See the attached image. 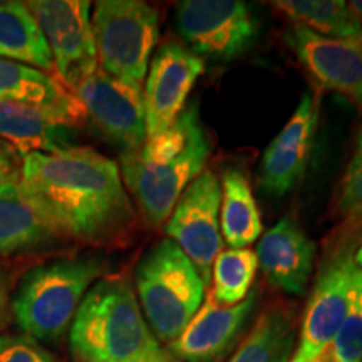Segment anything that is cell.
<instances>
[{"mask_svg":"<svg viewBox=\"0 0 362 362\" xmlns=\"http://www.w3.org/2000/svg\"><path fill=\"white\" fill-rule=\"evenodd\" d=\"M57 240L61 235L21 183L0 188V257L39 250Z\"/></svg>","mask_w":362,"mask_h":362,"instance_id":"cell-18","label":"cell"},{"mask_svg":"<svg viewBox=\"0 0 362 362\" xmlns=\"http://www.w3.org/2000/svg\"><path fill=\"white\" fill-rule=\"evenodd\" d=\"M51 49L56 78L74 89L99 69L90 2L86 0H33L25 2Z\"/></svg>","mask_w":362,"mask_h":362,"instance_id":"cell-8","label":"cell"},{"mask_svg":"<svg viewBox=\"0 0 362 362\" xmlns=\"http://www.w3.org/2000/svg\"><path fill=\"white\" fill-rule=\"evenodd\" d=\"M175 22L189 51L221 62L243 56L259 35L252 8L240 0H185Z\"/></svg>","mask_w":362,"mask_h":362,"instance_id":"cell-7","label":"cell"},{"mask_svg":"<svg viewBox=\"0 0 362 362\" xmlns=\"http://www.w3.org/2000/svg\"><path fill=\"white\" fill-rule=\"evenodd\" d=\"M0 103L39 107L71 128H79L88 119L76 94L56 76L7 59H0Z\"/></svg>","mask_w":362,"mask_h":362,"instance_id":"cell-17","label":"cell"},{"mask_svg":"<svg viewBox=\"0 0 362 362\" xmlns=\"http://www.w3.org/2000/svg\"><path fill=\"white\" fill-rule=\"evenodd\" d=\"M259 260L250 248H228L218 253L211 267V297L216 304L233 307L252 291Z\"/></svg>","mask_w":362,"mask_h":362,"instance_id":"cell-25","label":"cell"},{"mask_svg":"<svg viewBox=\"0 0 362 362\" xmlns=\"http://www.w3.org/2000/svg\"><path fill=\"white\" fill-rule=\"evenodd\" d=\"M296 346L293 317L282 307L262 312L226 362H291Z\"/></svg>","mask_w":362,"mask_h":362,"instance_id":"cell-22","label":"cell"},{"mask_svg":"<svg viewBox=\"0 0 362 362\" xmlns=\"http://www.w3.org/2000/svg\"><path fill=\"white\" fill-rule=\"evenodd\" d=\"M257 297L259 292L250 291L243 302L223 307L206 292L200 309L166 351L175 362L223 361L242 337L243 327L257 305Z\"/></svg>","mask_w":362,"mask_h":362,"instance_id":"cell-15","label":"cell"},{"mask_svg":"<svg viewBox=\"0 0 362 362\" xmlns=\"http://www.w3.org/2000/svg\"><path fill=\"white\" fill-rule=\"evenodd\" d=\"M74 94L94 128L123 151L138 149L146 141L143 86L98 69L74 89Z\"/></svg>","mask_w":362,"mask_h":362,"instance_id":"cell-11","label":"cell"},{"mask_svg":"<svg viewBox=\"0 0 362 362\" xmlns=\"http://www.w3.org/2000/svg\"><path fill=\"white\" fill-rule=\"evenodd\" d=\"M220 185L221 238L232 248H247L264 232L250 183L242 171L228 168L223 171Z\"/></svg>","mask_w":362,"mask_h":362,"instance_id":"cell-21","label":"cell"},{"mask_svg":"<svg viewBox=\"0 0 362 362\" xmlns=\"http://www.w3.org/2000/svg\"><path fill=\"white\" fill-rule=\"evenodd\" d=\"M90 27L99 69L143 86L160 37L156 8L141 0H101L90 17Z\"/></svg>","mask_w":362,"mask_h":362,"instance_id":"cell-5","label":"cell"},{"mask_svg":"<svg viewBox=\"0 0 362 362\" xmlns=\"http://www.w3.org/2000/svg\"><path fill=\"white\" fill-rule=\"evenodd\" d=\"M69 344L76 362H175L123 277L106 275L89 288L71 324Z\"/></svg>","mask_w":362,"mask_h":362,"instance_id":"cell-2","label":"cell"},{"mask_svg":"<svg viewBox=\"0 0 362 362\" xmlns=\"http://www.w3.org/2000/svg\"><path fill=\"white\" fill-rule=\"evenodd\" d=\"M138 302L160 342L170 344L200 309L208 285L181 248L170 238L151 247L134 272Z\"/></svg>","mask_w":362,"mask_h":362,"instance_id":"cell-4","label":"cell"},{"mask_svg":"<svg viewBox=\"0 0 362 362\" xmlns=\"http://www.w3.org/2000/svg\"><path fill=\"white\" fill-rule=\"evenodd\" d=\"M354 264L357 269L362 270V243L359 247H357V250L354 252Z\"/></svg>","mask_w":362,"mask_h":362,"instance_id":"cell-31","label":"cell"},{"mask_svg":"<svg viewBox=\"0 0 362 362\" xmlns=\"http://www.w3.org/2000/svg\"><path fill=\"white\" fill-rule=\"evenodd\" d=\"M337 218L336 232L330 237L327 252L357 250L362 243V129L339 181L332 206Z\"/></svg>","mask_w":362,"mask_h":362,"instance_id":"cell-23","label":"cell"},{"mask_svg":"<svg viewBox=\"0 0 362 362\" xmlns=\"http://www.w3.org/2000/svg\"><path fill=\"white\" fill-rule=\"evenodd\" d=\"M320 116V94L304 93L291 119L272 139L260 161L265 192L284 197L304 178L314 148Z\"/></svg>","mask_w":362,"mask_h":362,"instance_id":"cell-14","label":"cell"},{"mask_svg":"<svg viewBox=\"0 0 362 362\" xmlns=\"http://www.w3.org/2000/svg\"><path fill=\"white\" fill-rule=\"evenodd\" d=\"M7 310H8L7 279H6V275H4V272L0 270V327H2V325L6 324Z\"/></svg>","mask_w":362,"mask_h":362,"instance_id":"cell-29","label":"cell"},{"mask_svg":"<svg viewBox=\"0 0 362 362\" xmlns=\"http://www.w3.org/2000/svg\"><path fill=\"white\" fill-rule=\"evenodd\" d=\"M71 129V126L39 107L0 103V139L11 143L21 156L69 148Z\"/></svg>","mask_w":362,"mask_h":362,"instance_id":"cell-19","label":"cell"},{"mask_svg":"<svg viewBox=\"0 0 362 362\" xmlns=\"http://www.w3.org/2000/svg\"><path fill=\"white\" fill-rule=\"evenodd\" d=\"M329 349L334 362L362 361V270L357 267L352 275L347 314Z\"/></svg>","mask_w":362,"mask_h":362,"instance_id":"cell-26","label":"cell"},{"mask_svg":"<svg viewBox=\"0 0 362 362\" xmlns=\"http://www.w3.org/2000/svg\"><path fill=\"white\" fill-rule=\"evenodd\" d=\"M211 146L203 124L193 131L187 148L168 163H146L136 149L123 151L119 158L121 180L131 193L149 228H160L188 185L203 173Z\"/></svg>","mask_w":362,"mask_h":362,"instance_id":"cell-6","label":"cell"},{"mask_svg":"<svg viewBox=\"0 0 362 362\" xmlns=\"http://www.w3.org/2000/svg\"><path fill=\"white\" fill-rule=\"evenodd\" d=\"M354 250L327 252L312 288L291 362H309L332 344L349 307Z\"/></svg>","mask_w":362,"mask_h":362,"instance_id":"cell-10","label":"cell"},{"mask_svg":"<svg viewBox=\"0 0 362 362\" xmlns=\"http://www.w3.org/2000/svg\"><path fill=\"white\" fill-rule=\"evenodd\" d=\"M203 71V59L183 44L170 40L158 49L143 89L146 138L168 129L178 119Z\"/></svg>","mask_w":362,"mask_h":362,"instance_id":"cell-13","label":"cell"},{"mask_svg":"<svg viewBox=\"0 0 362 362\" xmlns=\"http://www.w3.org/2000/svg\"><path fill=\"white\" fill-rule=\"evenodd\" d=\"M347 6H349L352 13L356 16V19L359 21L362 25V0H351V2H347Z\"/></svg>","mask_w":362,"mask_h":362,"instance_id":"cell-30","label":"cell"},{"mask_svg":"<svg viewBox=\"0 0 362 362\" xmlns=\"http://www.w3.org/2000/svg\"><path fill=\"white\" fill-rule=\"evenodd\" d=\"M0 59L56 76L51 49L25 2H0Z\"/></svg>","mask_w":362,"mask_h":362,"instance_id":"cell-20","label":"cell"},{"mask_svg":"<svg viewBox=\"0 0 362 362\" xmlns=\"http://www.w3.org/2000/svg\"><path fill=\"white\" fill-rule=\"evenodd\" d=\"M221 185L214 171H203L180 197L165 232L210 285L211 267L223 247L220 230Z\"/></svg>","mask_w":362,"mask_h":362,"instance_id":"cell-9","label":"cell"},{"mask_svg":"<svg viewBox=\"0 0 362 362\" xmlns=\"http://www.w3.org/2000/svg\"><path fill=\"white\" fill-rule=\"evenodd\" d=\"M361 362H362V361H361Z\"/></svg>","mask_w":362,"mask_h":362,"instance_id":"cell-32","label":"cell"},{"mask_svg":"<svg viewBox=\"0 0 362 362\" xmlns=\"http://www.w3.org/2000/svg\"><path fill=\"white\" fill-rule=\"evenodd\" d=\"M111 262L104 255L64 257L30 269L12 298V314L22 334L56 342L71 329L86 293L106 277Z\"/></svg>","mask_w":362,"mask_h":362,"instance_id":"cell-3","label":"cell"},{"mask_svg":"<svg viewBox=\"0 0 362 362\" xmlns=\"http://www.w3.org/2000/svg\"><path fill=\"white\" fill-rule=\"evenodd\" d=\"M0 362H57L51 352L24 334L0 336Z\"/></svg>","mask_w":362,"mask_h":362,"instance_id":"cell-27","label":"cell"},{"mask_svg":"<svg viewBox=\"0 0 362 362\" xmlns=\"http://www.w3.org/2000/svg\"><path fill=\"white\" fill-rule=\"evenodd\" d=\"M257 260L272 287L291 296H302L310 282L315 243L307 237L293 216H284L262 235Z\"/></svg>","mask_w":362,"mask_h":362,"instance_id":"cell-16","label":"cell"},{"mask_svg":"<svg viewBox=\"0 0 362 362\" xmlns=\"http://www.w3.org/2000/svg\"><path fill=\"white\" fill-rule=\"evenodd\" d=\"M284 40L320 88L341 94L362 112V37H324L292 24Z\"/></svg>","mask_w":362,"mask_h":362,"instance_id":"cell-12","label":"cell"},{"mask_svg":"<svg viewBox=\"0 0 362 362\" xmlns=\"http://www.w3.org/2000/svg\"><path fill=\"white\" fill-rule=\"evenodd\" d=\"M22 156L11 143L0 139V188L21 183Z\"/></svg>","mask_w":362,"mask_h":362,"instance_id":"cell-28","label":"cell"},{"mask_svg":"<svg viewBox=\"0 0 362 362\" xmlns=\"http://www.w3.org/2000/svg\"><path fill=\"white\" fill-rule=\"evenodd\" d=\"M21 185L61 238L121 247L133 237L136 211L117 163L93 148L22 156Z\"/></svg>","mask_w":362,"mask_h":362,"instance_id":"cell-1","label":"cell"},{"mask_svg":"<svg viewBox=\"0 0 362 362\" xmlns=\"http://www.w3.org/2000/svg\"><path fill=\"white\" fill-rule=\"evenodd\" d=\"M292 24L305 27L317 35L332 39L362 37V25L342 0H279L272 2Z\"/></svg>","mask_w":362,"mask_h":362,"instance_id":"cell-24","label":"cell"}]
</instances>
